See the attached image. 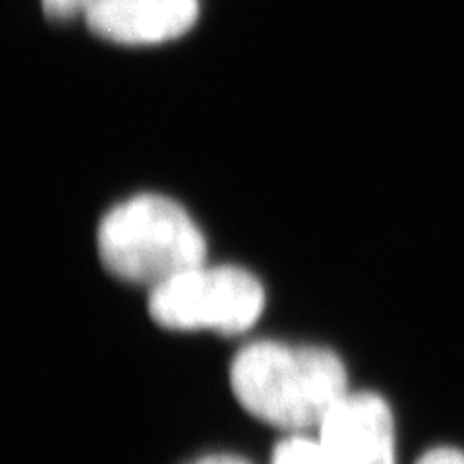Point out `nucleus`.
Listing matches in <instances>:
<instances>
[{
	"label": "nucleus",
	"mask_w": 464,
	"mask_h": 464,
	"mask_svg": "<svg viewBox=\"0 0 464 464\" xmlns=\"http://www.w3.org/2000/svg\"><path fill=\"white\" fill-rule=\"evenodd\" d=\"M271 464H331L319 441L293 435L275 447Z\"/></svg>",
	"instance_id": "6"
},
{
	"label": "nucleus",
	"mask_w": 464,
	"mask_h": 464,
	"mask_svg": "<svg viewBox=\"0 0 464 464\" xmlns=\"http://www.w3.org/2000/svg\"><path fill=\"white\" fill-rule=\"evenodd\" d=\"M192 464H250V462L232 455H211V457H203Z\"/></svg>",
	"instance_id": "9"
},
{
	"label": "nucleus",
	"mask_w": 464,
	"mask_h": 464,
	"mask_svg": "<svg viewBox=\"0 0 464 464\" xmlns=\"http://www.w3.org/2000/svg\"><path fill=\"white\" fill-rule=\"evenodd\" d=\"M266 293L250 271L198 266L151 288L150 314L165 329H213L223 335L248 331L264 312Z\"/></svg>",
	"instance_id": "3"
},
{
	"label": "nucleus",
	"mask_w": 464,
	"mask_h": 464,
	"mask_svg": "<svg viewBox=\"0 0 464 464\" xmlns=\"http://www.w3.org/2000/svg\"><path fill=\"white\" fill-rule=\"evenodd\" d=\"M416 464H464V453L453 447H438L420 457Z\"/></svg>",
	"instance_id": "8"
},
{
	"label": "nucleus",
	"mask_w": 464,
	"mask_h": 464,
	"mask_svg": "<svg viewBox=\"0 0 464 464\" xmlns=\"http://www.w3.org/2000/svg\"><path fill=\"white\" fill-rule=\"evenodd\" d=\"M101 264L121 281L159 286L206 264L208 246L182 206L140 194L114 206L97 228Z\"/></svg>",
	"instance_id": "2"
},
{
	"label": "nucleus",
	"mask_w": 464,
	"mask_h": 464,
	"mask_svg": "<svg viewBox=\"0 0 464 464\" xmlns=\"http://www.w3.org/2000/svg\"><path fill=\"white\" fill-rule=\"evenodd\" d=\"M199 16V0H95L85 24L116 45H161L186 35Z\"/></svg>",
	"instance_id": "5"
},
{
	"label": "nucleus",
	"mask_w": 464,
	"mask_h": 464,
	"mask_svg": "<svg viewBox=\"0 0 464 464\" xmlns=\"http://www.w3.org/2000/svg\"><path fill=\"white\" fill-rule=\"evenodd\" d=\"M232 393L261 422L286 431L319 428L346 393L341 358L319 346L259 341L230 366Z\"/></svg>",
	"instance_id": "1"
},
{
	"label": "nucleus",
	"mask_w": 464,
	"mask_h": 464,
	"mask_svg": "<svg viewBox=\"0 0 464 464\" xmlns=\"http://www.w3.org/2000/svg\"><path fill=\"white\" fill-rule=\"evenodd\" d=\"M331 464H397L395 422L375 393H346L319 426Z\"/></svg>",
	"instance_id": "4"
},
{
	"label": "nucleus",
	"mask_w": 464,
	"mask_h": 464,
	"mask_svg": "<svg viewBox=\"0 0 464 464\" xmlns=\"http://www.w3.org/2000/svg\"><path fill=\"white\" fill-rule=\"evenodd\" d=\"M93 3L95 0H41L45 16L54 22H68L78 16L85 18Z\"/></svg>",
	"instance_id": "7"
}]
</instances>
